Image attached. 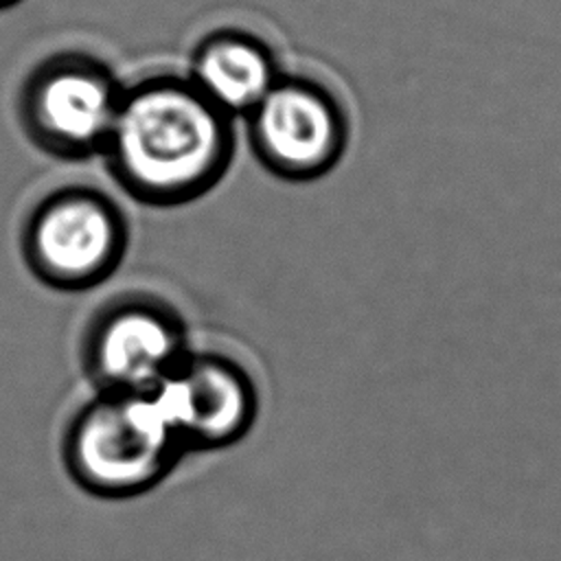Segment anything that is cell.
<instances>
[{"mask_svg":"<svg viewBox=\"0 0 561 561\" xmlns=\"http://www.w3.org/2000/svg\"><path fill=\"white\" fill-rule=\"evenodd\" d=\"M234 118L180 72L125 83L103 149L114 182L136 202L171 208L210 193L234 158Z\"/></svg>","mask_w":561,"mask_h":561,"instance_id":"1","label":"cell"},{"mask_svg":"<svg viewBox=\"0 0 561 561\" xmlns=\"http://www.w3.org/2000/svg\"><path fill=\"white\" fill-rule=\"evenodd\" d=\"M184 454L153 392H96L75 412L64 434L70 478L103 500L138 497L156 489Z\"/></svg>","mask_w":561,"mask_h":561,"instance_id":"2","label":"cell"},{"mask_svg":"<svg viewBox=\"0 0 561 561\" xmlns=\"http://www.w3.org/2000/svg\"><path fill=\"white\" fill-rule=\"evenodd\" d=\"M125 83L101 57L57 50L35 61L15 92V118L26 140L57 160L101 156Z\"/></svg>","mask_w":561,"mask_h":561,"instance_id":"3","label":"cell"},{"mask_svg":"<svg viewBox=\"0 0 561 561\" xmlns=\"http://www.w3.org/2000/svg\"><path fill=\"white\" fill-rule=\"evenodd\" d=\"M129 226L121 206L92 184H61L26 210L20 250L31 274L61 291H85L123 263Z\"/></svg>","mask_w":561,"mask_h":561,"instance_id":"4","label":"cell"},{"mask_svg":"<svg viewBox=\"0 0 561 561\" xmlns=\"http://www.w3.org/2000/svg\"><path fill=\"white\" fill-rule=\"evenodd\" d=\"M182 316L162 298L127 294L92 318L83 366L96 392L151 394L188 353Z\"/></svg>","mask_w":561,"mask_h":561,"instance_id":"5","label":"cell"},{"mask_svg":"<svg viewBox=\"0 0 561 561\" xmlns=\"http://www.w3.org/2000/svg\"><path fill=\"white\" fill-rule=\"evenodd\" d=\"M243 118L254 158L283 180H313L327 173L344 149L340 105L307 77L280 75Z\"/></svg>","mask_w":561,"mask_h":561,"instance_id":"6","label":"cell"},{"mask_svg":"<svg viewBox=\"0 0 561 561\" xmlns=\"http://www.w3.org/2000/svg\"><path fill=\"white\" fill-rule=\"evenodd\" d=\"M153 394L186 454L237 445L259 416L252 375L217 351L191 348Z\"/></svg>","mask_w":561,"mask_h":561,"instance_id":"7","label":"cell"},{"mask_svg":"<svg viewBox=\"0 0 561 561\" xmlns=\"http://www.w3.org/2000/svg\"><path fill=\"white\" fill-rule=\"evenodd\" d=\"M188 79L226 114L245 116L278 81L276 55L256 33L226 26L206 33L193 55Z\"/></svg>","mask_w":561,"mask_h":561,"instance_id":"8","label":"cell"},{"mask_svg":"<svg viewBox=\"0 0 561 561\" xmlns=\"http://www.w3.org/2000/svg\"><path fill=\"white\" fill-rule=\"evenodd\" d=\"M18 2H22V0H0V11H4V9H11V7H15Z\"/></svg>","mask_w":561,"mask_h":561,"instance_id":"9","label":"cell"}]
</instances>
